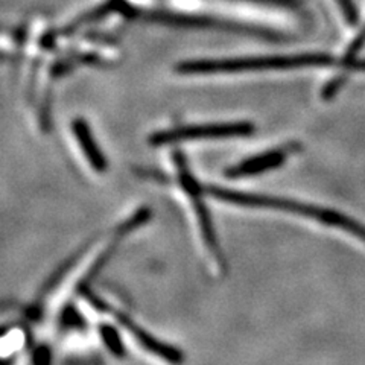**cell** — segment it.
Wrapping results in <instances>:
<instances>
[{
    "label": "cell",
    "mask_w": 365,
    "mask_h": 365,
    "mask_svg": "<svg viewBox=\"0 0 365 365\" xmlns=\"http://www.w3.org/2000/svg\"><path fill=\"white\" fill-rule=\"evenodd\" d=\"M336 64L329 53H297V55H268L245 56V58L228 60H197L180 63L175 71L181 75H212V73H237L250 71H279V68L299 67H326Z\"/></svg>",
    "instance_id": "cell-1"
},
{
    "label": "cell",
    "mask_w": 365,
    "mask_h": 365,
    "mask_svg": "<svg viewBox=\"0 0 365 365\" xmlns=\"http://www.w3.org/2000/svg\"><path fill=\"white\" fill-rule=\"evenodd\" d=\"M207 192L210 197L224 202L245 205V207L272 209V210L302 215L322 222L324 225L339 228V230H344L347 233H353V230H355L358 225V221L355 218H350V216L344 213L332 210V209H323V207H318V205L306 204L295 200L260 195V193H247V192H239V190H232V189L218 187V186H209Z\"/></svg>",
    "instance_id": "cell-2"
},
{
    "label": "cell",
    "mask_w": 365,
    "mask_h": 365,
    "mask_svg": "<svg viewBox=\"0 0 365 365\" xmlns=\"http://www.w3.org/2000/svg\"><path fill=\"white\" fill-rule=\"evenodd\" d=\"M174 163L177 168L180 185L187 193V197L193 205V210H195L202 241H204L205 247L210 250V253L213 255L216 262H218V264H222V251L218 244V237H216V233H215V227H213L210 212L207 209V205H205V202H204L202 189L200 186V182L197 181L195 177L192 175L185 154L174 153Z\"/></svg>",
    "instance_id": "cell-3"
},
{
    "label": "cell",
    "mask_w": 365,
    "mask_h": 365,
    "mask_svg": "<svg viewBox=\"0 0 365 365\" xmlns=\"http://www.w3.org/2000/svg\"><path fill=\"white\" fill-rule=\"evenodd\" d=\"M256 127L251 122L233 123H209V125H190V127H177L154 133L150 137V143L162 146L186 140L202 139H230V137H250Z\"/></svg>",
    "instance_id": "cell-4"
},
{
    "label": "cell",
    "mask_w": 365,
    "mask_h": 365,
    "mask_svg": "<svg viewBox=\"0 0 365 365\" xmlns=\"http://www.w3.org/2000/svg\"><path fill=\"white\" fill-rule=\"evenodd\" d=\"M114 318L118 319V323L125 330V334H127L133 341H135L143 350L151 353V355L162 358L163 361H168V362H181L185 359V355H182L178 349L158 341L157 338L148 334L146 330L137 326L127 315H123L120 312H114Z\"/></svg>",
    "instance_id": "cell-5"
},
{
    "label": "cell",
    "mask_w": 365,
    "mask_h": 365,
    "mask_svg": "<svg viewBox=\"0 0 365 365\" xmlns=\"http://www.w3.org/2000/svg\"><path fill=\"white\" fill-rule=\"evenodd\" d=\"M291 151V148H276L267 153H262L259 155L250 157L244 162L237 163L233 168H228L225 170L227 178H242V177H251L259 175L267 170L280 168L284 162H287V155Z\"/></svg>",
    "instance_id": "cell-6"
},
{
    "label": "cell",
    "mask_w": 365,
    "mask_h": 365,
    "mask_svg": "<svg viewBox=\"0 0 365 365\" xmlns=\"http://www.w3.org/2000/svg\"><path fill=\"white\" fill-rule=\"evenodd\" d=\"M72 134L75 135V140L78 143L79 151L83 153L84 160H87V165L98 174L106 173L107 162L104 154L101 153L99 145L96 143L93 134H91L87 122L76 119L72 122Z\"/></svg>",
    "instance_id": "cell-7"
},
{
    "label": "cell",
    "mask_w": 365,
    "mask_h": 365,
    "mask_svg": "<svg viewBox=\"0 0 365 365\" xmlns=\"http://www.w3.org/2000/svg\"><path fill=\"white\" fill-rule=\"evenodd\" d=\"M364 48H365V26L355 37V40L349 44L344 56H342L339 61L342 67V73L349 75L350 71H365V61L358 60V55Z\"/></svg>",
    "instance_id": "cell-8"
},
{
    "label": "cell",
    "mask_w": 365,
    "mask_h": 365,
    "mask_svg": "<svg viewBox=\"0 0 365 365\" xmlns=\"http://www.w3.org/2000/svg\"><path fill=\"white\" fill-rule=\"evenodd\" d=\"M101 334H102V339H104L107 349L110 351H113V355H122L123 347H122V342L116 334V330H114L111 326L102 324Z\"/></svg>",
    "instance_id": "cell-9"
},
{
    "label": "cell",
    "mask_w": 365,
    "mask_h": 365,
    "mask_svg": "<svg viewBox=\"0 0 365 365\" xmlns=\"http://www.w3.org/2000/svg\"><path fill=\"white\" fill-rule=\"evenodd\" d=\"M335 2L341 9L342 17H344V20L349 23V26H355L359 20V16L351 0H335Z\"/></svg>",
    "instance_id": "cell-10"
},
{
    "label": "cell",
    "mask_w": 365,
    "mask_h": 365,
    "mask_svg": "<svg viewBox=\"0 0 365 365\" xmlns=\"http://www.w3.org/2000/svg\"><path fill=\"white\" fill-rule=\"evenodd\" d=\"M346 79H347V75H346V73H341V75L335 76V78L332 79V81H329V83L324 86L323 91H322L323 99H324V101L334 99V96L341 90L342 84L346 83Z\"/></svg>",
    "instance_id": "cell-11"
}]
</instances>
